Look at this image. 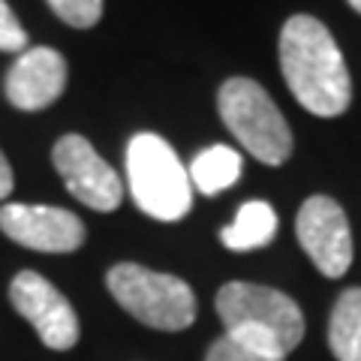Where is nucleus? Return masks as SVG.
Wrapping results in <instances>:
<instances>
[{"instance_id":"obj_8","label":"nucleus","mask_w":361,"mask_h":361,"mask_svg":"<svg viewBox=\"0 0 361 361\" xmlns=\"http://www.w3.org/2000/svg\"><path fill=\"white\" fill-rule=\"evenodd\" d=\"M295 235L325 277H343L353 265V232L343 208L329 196H310L298 211Z\"/></svg>"},{"instance_id":"obj_18","label":"nucleus","mask_w":361,"mask_h":361,"mask_svg":"<svg viewBox=\"0 0 361 361\" xmlns=\"http://www.w3.org/2000/svg\"><path fill=\"white\" fill-rule=\"evenodd\" d=\"M349 6H353L355 13H361V0H349Z\"/></svg>"},{"instance_id":"obj_14","label":"nucleus","mask_w":361,"mask_h":361,"mask_svg":"<svg viewBox=\"0 0 361 361\" xmlns=\"http://www.w3.org/2000/svg\"><path fill=\"white\" fill-rule=\"evenodd\" d=\"M45 4L51 6V13L61 21L78 30L97 27L99 18H103V0H45Z\"/></svg>"},{"instance_id":"obj_7","label":"nucleus","mask_w":361,"mask_h":361,"mask_svg":"<svg viewBox=\"0 0 361 361\" xmlns=\"http://www.w3.org/2000/svg\"><path fill=\"white\" fill-rule=\"evenodd\" d=\"M9 301L54 353H66L78 343V316L73 304L37 271H18L9 283Z\"/></svg>"},{"instance_id":"obj_12","label":"nucleus","mask_w":361,"mask_h":361,"mask_svg":"<svg viewBox=\"0 0 361 361\" xmlns=\"http://www.w3.org/2000/svg\"><path fill=\"white\" fill-rule=\"evenodd\" d=\"M241 154L229 148V145H211L202 151L190 172V184H193L202 196H217L223 190H229L235 180L241 178Z\"/></svg>"},{"instance_id":"obj_6","label":"nucleus","mask_w":361,"mask_h":361,"mask_svg":"<svg viewBox=\"0 0 361 361\" xmlns=\"http://www.w3.org/2000/svg\"><path fill=\"white\" fill-rule=\"evenodd\" d=\"M51 160L58 175L63 178V187L82 202V205L94 208V211H115L121 205L123 196V184L118 172L111 169L103 157L97 154V148L90 145L85 135H63L58 139L51 151Z\"/></svg>"},{"instance_id":"obj_4","label":"nucleus","mask_w":361,"mask_h":361,"mask_svg":"<svg viewBox=\"0 0 361 361\" xmlns=\"http://www.w3.org/2000/svg\"><path fill=\"white\" fill-rule=\"evenodd\" d=\"M217 109L229 133L259 163L283 166L289 160L292 130L262 85L253 78H229L217 94Z\"/></svg>"},{"instance_id":"obj_16","label":"nucleus","mask_w":361,"mask_h":361,"mask_svg":"<svg viewBox=\"0 0 361 361\" xmlns=\"http://www.w3.org/2000/svg\"><path fill=\"white\" fill-rule=\"evenodd\" d=\"M25 49H27V30L18 25V18L6 0H0V51H25Z\"/></svg>"},{"instance_id":"obj_13","label":"nucleus","mask_w":361,"mask_h":361,"mask_svg":"<svg viewBox=\"0 0 361 361\" xmlns=\"http://www.w3.org/2000/svg\"><path fill=\"white\" fill-rule=\"evenodd\" d=\"M329 346L337 361H361V289L353 286L337 298L329 319Z\"/></svg>"},{"instance_id":"obj_10","label":"nucleus","mask_w":361,"mask_h":361,"mask_svg":"<svg viewBox=\"0 0 361 361\" xmlns=\"http://www.w3.org/2000/svg\"><path fill=\"white\" fill-rule=\"evenodd\" d=\"M66 87V61L49 45H37L18 54L6 73V99L21 111H39L51 106Z\"/></svg>"},{"instance_id":"obj_9","label":"nucleus","mask_w":361,"mask_h":361,"mask_svg":"<svg viewBox=\"0 0 361 361\" xmlns=\"http://www.w3.org/2000/svg\"><path fill=\"white\" fill-rule=\"evenodd\" d=\"M0 232L39 253H73L85 244V223L73 211L54 205H4Z\"/></svg>"},{"instance_id":"obj_15","label":"nucleus","mask_w":361,"mask_h":361,"mask_svg":"<svg viewBox=\"0 0 361 361\" xmlns=\"http://www.w3.org/2000/svg\"><path fill=\"white\" fill-rule=\"evenodd\" d=\"M205 361H286V358L268 355V353H262V349L247 346L244 341H238V337L223 334V337H217V341L211 343Z\"/></svg>"},{"instance_id":"obj_11","label":"nucleus","mask_w":361,"mask_h":361,"mask_svg":"<svg viewBox=\"0 0 361 361\" xmlns=\"http://www.w3.org/2000/svg\"><path fill=\"white\" fill-rule=\"evenodd\" d=\"M277 235V214L268 202H244L235 214V220L229 226H223L220 241L223 247H229L235 253H247V250H259L274 241Z\"/></svg>"},{"instance_id":"obj_1","label":"nucleus","mask_w":361,"mask_h":361,"mask_svg":"<svg viewBox=\"0 0 361 361\" xmlns=\"http://www.w3.org/2000/svg\"><path fill=\"white\" fill-rule=\"evenodd\" d=\"M280 70L292 97L319 118L349 109L353 82L331 30L313 16H292L280 30Z\"/></svg>"},{"instance_id":"obj_17","label":"nucleus","mask_w":361,"mask_h":361,"mask_svg":"<svg viewBox=\"0 0 361 361\" xmlns=\"http://www.w3.org/2000/svg\"><path fill=\"white\" fill-rule=\"evenodd\" d=\"M13 166L6 163V157L4 151H0V199H6L9 193H13Z\"/></svg>"},{"instance_id":"obj_3","label":"nucleus","mask_w":361,"mask_h":361,"mask_svg":"<svg viewBox=\"0 0 361 361\" xmlns=\"http://www.w3.org/2000/svg\"><path fill=\"white\" fill-rule=\"evenodd\" d=\"M127 180L139 211L175 223L193 205V184L175 148L157 133H135L127 145Z\"/></svg>"},{"instance_id":"obj_5","label":"nucleus","mask_w":361,"mask_h":361,"mask_svg":"<svg viewBox=\"0 0 361 361\" xmlns=\"http://www.w3.org/2000/svg\"><path fill=\"white\" fill-rule=\"evenodd\" d=\"M106 286L123 310L160 331H184L196 319V295L175 274H160L135 262L109 268Z\"/></svg>"},{"instance_id":"obj_2","label":"nucleus","mask_w":361,"mask_h":361,"mask_svg":"<svg viewBox=\"0 0 361 361\" xmlns=\"http://www.w3.org/2000/svg\"><path fill=\"white\" fill-rule=\"evenodd\" d=\"M214 304L226 334L268 355L286 358L304 341V313L280 289L232 280L217 292Z\"/></svg>"}]
</instances>
